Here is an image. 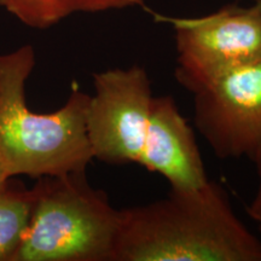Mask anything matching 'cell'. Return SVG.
I'll list each match as a JSON object with an SVG mask.
<instances>
[{"label":"cell","mask_w":261,"mask_h":261,"mask_svg":"<svg viewBox=\"0 0 261 261\" xmlns=\"http://www.w3.org/2000/svg\"><path fill=\"white\" fill-rule=\"evenodd\" d=\"M114 261H261V241L234 214L226 190L208 179L120 210Z\"/></svg>","instance_id":"cell-1"},{"label":"cell","mask_w":261,"mask_h":261,"mask_svg":"<svg viewBox=\"0 0 261 261\" xmlns=\"http://www.w3.org/2000/svg\"><path fill=\"white\" fill-rule=\"evenodd\" d=\"M35 67V51L23 45L0 54V160L10 178L33 179L86 172L93 160L86 128L90 94L74 84L54 113L31 110L25 84Z\"/></svg>","instance_id":"cell-2"},{"label":"cell","mask_w":261,"mask_h":261,"mask_svg":"<svg viewBox=\"0 0 261 261\" xmlns=\"http://www.w3.org/2000/svg\"><path fill=\"white\" fill-rule=\"evenodd\" d=\"M15 261H114L120 210L86 172L37 179Z\"/></svg>","instance_id":"cell-3"},{"label":"cell","mask_w":261,"mask_h":261,"mask_svg":"<svg viewBox=\"0 0 261 261\" xmlns=\"http://www.w3.org/2000/svg\"><path fill=\"white\" fill-rule=\"evenodd\" d=\"M175 33V79L191 93L218 77L261 61V10L227 5L196 18L158 16Z\"/></svg>","instance_id":"cell-4"},{"label":"cell","mask_w":261,"mask_h":261,"mask_svg":"<svg viewBox=\"0 0 261 261\" xmlns=\"http://www.w3.org/2000/svg\"><path fill=\"white\" fill-rule=\"evenodd\" d=\"M86 128L93 160L139 163L152 103L151 81L140 65L93 74Z\"/></svg>","instance_id":"cell-5"},{"label":"cell","mask_w":261,"mask_h":261,"mask_svg":"<svg viewBox=\"0 0 261 261\" xmlns=\"http://www.w3.org/2000/svg\"><path fill=\"white\" fill-rule=\"evenodd\" d=\"M194 94V122L219 159H252L261 146V61L228 71Z\"/></svg>","instance_id":"cell-6"},{"label":"cell","mask_w":261,"mask_h":261,"mask_svg":"<svg viewBox=\"0 0 261 261\" xmlns=\"http://www.w3.org/2000/svg\"><path fill=\"white\" fill-rule=\"evenodd\" d=\"M139 165L161 174L171 189H195L208 181L194 130L171 96L152 98Z\"/></svg>","instance_id":"cell-7"},{"label":"cell","mask_w":261,"mask_h":261,"mask_svg":"<svg viewBox=\"0 0 261 261\" xmlns=\"http://www.w3.org/2000/svg\"><path fill=\"white\" fill-rule=\"evenodd\" d=\"M144 4V0H0V6L24 25L46 29L76 12H100Z\"/></svg>","instance_id":"cell-8"},{"label":"cell","mask_w":261,"mask_h":261,"mask_svg":"<svg viewBox=\"0 0 261 261\" xmlns=\"http://www.w3.org/2000/svg\"><path fill=\"white\" fill-rule=\"evenodd\" d=\"M31 189L12 187L8 181L0 188V261H15L31 220Z\"/></svg>","instance_id":"cell-9"},{"label":"cell","mask_w":261,"mask_h":261,"mask_svg":"<svg viewBox=\"0 0 261 261\" xmlns=\"http://www.w3.org/2000/svg\"><path fill=\"white\" fill-rule=\"evenodd\" d=\"M250 160H252L256 166V173L257 178H259V182H257L255 195H254L252 202H250L249 205L247 207V212L248 214H249V217L256 221L261 219V146Z\"/></svg>","instance_id":"cell-10"},{"label":"cell","mask_w":261,"mask_h":261,"mask_svg":"<svg viewBox=\"0 0 261 261\" xmlns=\"http://www.w3.org/2000/svg\"><path fill=\"white\" fill-rule=\"evenodd\" d=\"M10 179L11 178L9 177L8 172H6L4 165H3L2 160H0V188L4 187V185L10 180Z\"/></svg>","instance_id":"cell-11"},{"label":"cell","mask_w":261,"mask_h":261,"mask_svg":"<svg viewBox=\"0 0 261 261\" xmlns=\"http://www.w3.org/2000/svg\"><path fill=\"white\" fill-rule=\"evenodd\" d=\"M256 223H257V228H259V231H260V233H261V219L256 220Z\"/></svg>","instance_id":"cell-12"},{"label":"cell","mask_w":261,"mask_h":261,"mask_svg":"<svg viewBox=\"0 0 261 261\" xmlns=\"http://www.w3.org/2000/svg\"><path fill=\"white\" fill-rule=\"evenodd\" d=\"M255 6H256V8L259 9V10H261V0H257L256 4H255Z\"/></svg>","instance_id":"cell-13"}]
</instances>
